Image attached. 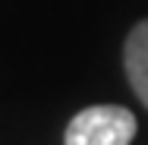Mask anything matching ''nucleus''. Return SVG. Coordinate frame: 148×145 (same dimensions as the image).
<instances>
[{
	"label": "nucleus",
	"mask_w": 148,
	"mask_h": 145,
	"mask_svg": "<svg viewBox=\"0 0 148 145\" xmlns=\"http://www.w3.org/2000/svg\"><path fill=\"white\" fill-rule=\"evenodd\" d=\"M136 136V117L120 104H95L69 120L66 145H129Z\"/></svg>",
	"instance_id": "f257e3e1"
},
{
	"label": "nucleus",
	"mask_w": 148,
	"mask_h": 145,
	"mask_svg": "<svg viewBox=\"0 0 148 145\" xmlns=\"http://www.w3.org/2000/svg\"><path fill=\"white\" fill-rule=\"evenodd\" d=\"M123 60H126V76L132 82V91L148 107V19H142L129 32L126 47H123Z\"/></svg>",
	"instance_id": "f03ea898"
}]
</instances>
